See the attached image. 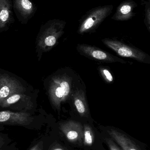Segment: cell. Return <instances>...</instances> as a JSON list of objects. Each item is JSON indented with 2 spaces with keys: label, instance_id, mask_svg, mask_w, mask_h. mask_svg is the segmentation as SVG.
Returning a JSON list of instances; mask_svg holds the SVG:
<instances>
[{
  "label": "cell",
  "instance_id": "cell-4",
  "mask_svg": "<svg viewBox=\"0 0 150 150\" xmlns=\"http://www.w3.org/2000/svg\"><path fill=\"white\" fill-rule=\"evenodd\" d=\"M112 5L100 6L87 11L79 20L77 33L80 34L93 32L112 12Z\"/></svg>",
  "mask_w": 150,
  "mask_h": 150
},
{
  "label": "cell",
  "instance_id": "cell-5",
  "mask_svg": "<svg viewBox=\"0 0 150 150\" xmlns=\"http://www.w3.org/2000/svg\"><path fill=\"white\" fill-rule=\"evenodd\" d=\"M37 96L36 92L16 93L0 101V107L15 112H37Z\"/></svg>",
  "mask_w": 150,
  "mask_h": 150
},
{
  "label": "cell",
  "instance_id": "cell-15",
  "mask_svg": "<svg viewBox=\"0 0 150 150\" xmlns=\"http://www.w3.org/2000/svg\"><path fill=\"white\" fill-rule=\"evenodd\" d=\"M0 131V150H18L16 144L8 136V134Z\"/></svg>",
  "mask_w": 150,
  "mask_h": 150
},
{
  "label": "cell",
  "instance_id": "cell-8",
  "mask_svg": "<svg viewBox=\"0 0 150 150\" xmlns=\"http://www.w3.org/2000/svg\"><path fill=\"white\" fill-rule=\"evenodd\" d=\"M77 49L80 53L82 55L98 61L107 63L115 62L125 63L123 60L95 47L82 44L77 45Z\"/></svg>",
  "mask_w": 150,
  "mask_h": 150
},
{
  "label": "cell",
  "instance_id": "cell-1",
  "mask_svg": "<svg viewBox=\"0 0 150 150\" xmlns=\"http://www.w3.org/2000/svg\"><path fill=\"white\" fill-rule=\"evenodd\" d=\"M46 116L41 111L36 112L0 111V131L4 126H19L31 130H40L47 123Z\"/></svg>",
  "mask_w": 150,
  "mask_h": 150
},
{
  "label": "cell",
  "instance_id": "cell-16",
  "mask_svg": "<svg viewBox=\"0 0 150 150\" xmlns=\"http://www.w3.org/2000/svg\"><path fill=\"white\" fill-rule=\"evenodd\" d=\"M95 140L94 131L91 127L85 124L83 126V142L85 146H91L93 144Z\"/></svg>",
  "mask_w": 150,
  "mask_h": 150
},
{
  "label": "cell",
  "instance_id": "cell-20",
  "mask_svg": "<svg viewBox=\"0 0 150 150\" xmlns=\"http://www.w3.org/2000/svg\"><path fill=\"white\" fill-rule=\"evenodd\" d=\"M105 142L110 150H122L116 145V144L110 138H106Z\"/></svg>",
  "mask_w": 150,
  "mask_h": 150
},
{
  "label": "cell",
  "instance_id": "cell-10",
  "mask_svg": "<svg viewBox=\"0 0 150 150\" xmlns=\"http://www.w3.org/2000/svg\"><path fill=\"white\" fill-rule=\"evenodd\" d=\"M60 129L69 142L80 143L83 140V127L75 121H68L60 123Z\"/></svg>",
  "mask_w": 150,
  "mask_h": 150
},
{
  "label": "cell",
  "instance_id": "cell-18",
  "mask_svg": "<svg viewBox=\"0 0 150 150\" xmlns=\"http://www.w3.org/2000/svg\"><path fill=\"white\" fill-rule=\"evenodd\" d=\"M99 71L101 73L102 76L107 82L111 83L113 81V77L108 69L105 68L101 67L99 68Z\"/></svg>",
  "mask_w": 150,
  "mask_h": 150
},
{
  "label": "cell",
  "instance_id": "cell-6",
  "mask_svg": "<svg viewBox=\"0 0 150 150\" xmlns=\"http://www.w3.org/2000/svg\"><path fill=\"white\" fill-rule=\"evenodd\" d=\"M102 41L105 45L121 57L133 59L143 63H150L149 56L141 50L129 46L117 40L105 39Z\"/></svg>",
  "mask_w": 150,
  "mask_h": 150
},
{
  "label": "cell",
  "instance_id": "cell-11",
  "mask_svg": "<svg viewBox=\"0 0 150 150\" xmlns=\"http://www.w3.org/2000/svg\"><path fill=\"white\" fill-rule=\"evenodd\" d=\"M137 7V4L133 0H126L120 4L116 11L112 17L115 21H125L131 19L135 16L134 11Z\"/></svg>",
  "mask_w": 150,
  "mask_h": 150
},
{
  "label": "cell",
  "instance_id": "cell-13",
  "mask_svg": "<svg viewBox=\"0 0 150 150\" xmlns=\"http://www.w3.org/2000/svg\"><path fill=\"white\" fill-rule=\"evenodd\" d=\"M108 133L122 150H141L139 147L126 135L113 129L109 130Z\"/></svg>",
  "mask_w": 150,
  "mask_h": 150
},
{
  "label": "cell",
  "instance_id": "cell-14",
  "mask_svg": "<svg viewBox=\"0 0 150 150\" xmlns=\"http://www.w3.org/2000/svg\"><path fill=\"white\" fill-rule=\"evenodd\" d=\"M72 96L73 103L78 113L82 117L88 116L90 112L83 91L77 90L73 93Z\"/></svg>",
  "mask_w": 150,
  "mask_h": 150
},
{
  "label": "cell",
  "instance_id": "cell-3",
  "mask_svg": "<svg viewBox=\"0 0 150 150\" xmlns=\"http://www.w3.org/2000/svg\"><path fill=\"white\" fill-rule=\"evenodd\" d=\"M66 22L60 19L48 21L41 27L36 44L38 51L42 52L51 50L64 33Z\"/></svg>",
  "mask_w": 150,
  "mask_h": 150
},
{
  "label": "cell",
  "instance_id": "cell-9",
  "mask_svg": "<svg viewBox=\"0 0 150 150\" xmlns=\"http://www.w3.org/2000/svg\"><path fill=\"white\" fill-rule=\"evenodd\" d=\"M12 6L18 21L26 24L34 16L37 7L31 0H12Z\"/></svg>",
  "mask_w": 150,
  "mask_h": 150
},
{
  "label": "cell",
  "instance_id": "cell-21",
  "mask_svg": "<svg viewBox=\"0 0 150 150\" xmlns=\"http://www.w3.org/2000/svg\"><path fill=\"white\" fill-rule=\"evenodd\" d=\"M48 150H66L65 148L58 143L52 144Z\"/></svg>",
  "mask_w": 150,
  "mask_h": 150
},
{
  "label": "cell",
  "instance_id": "cell-12",
  "mask_svg": "<svg viewBox=\"0 0 150 150\" xmlns=\"http://www.w3.org/2000/svg\"><path fill=\"white\" fill-rule=\"evenodd\" d=\"M11 0H0V31L8 29L14 21Z\"/></svg>",
  "mask_w": 150,
  "mask_h": 150
},
{
  "label": "cell",
  "instance_id": "cell-2",
  "mask_svg": "<svg viewBox=\"0 0 150 150\" xmlns=\"http://www.w3.org/2000/svg\"><path fill=\"white\" fill-rule=\"evenodd\" d=\"M46 89L52 106L59 112L62 104L73 93L72 79L67 75H54L48 81Z\"/></svg>",
  "mask_w": 150,
  "mask_h": 150
},
{
  "label": "cell",
  "instance_id": "cell-17",
  "mask_svg": "<svg viewBox=\"0 0 150 150\" xmlns=\"http://www.w3.org/2000/svg\"><path fill=\"white\" fill-rule=\"evenodd\" d=\"M144 23L149 31H150V0L144 1Z\"/></svg>",
  "mask_w": 150,
  "mask_h": 150
},
{
  "label": "cell",
  "instance_id": "cell-19",
  "mask_svg": "<svg viewBox=\"0 0 150 150\" xmlns=\"http://www.w3.org/2000/svg\"><path fill=\"white\" fill-rule=\"evenodd\" d=\"M44 148V141L41 139L33 144L29 150H43Z\"/></svg>",
  "mask_w": 150,
  "mask_h": 150
},
{
  "label": "cell",
  "instance_id": "cell-7",
  "mask_svg": "<svg viewBox=\"0 0 150 150\" xmlns=\"http://www.w3.org/2000/svg\"><path fill=\"white\" fill-rule=\"evenodd\" d=\"M27 91L26 86L19 79L0 70V101L11 94Z\"/></svg>",
  "mask_w": 150,
  "mask_h": 150
}]
</instances>
